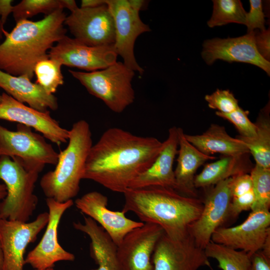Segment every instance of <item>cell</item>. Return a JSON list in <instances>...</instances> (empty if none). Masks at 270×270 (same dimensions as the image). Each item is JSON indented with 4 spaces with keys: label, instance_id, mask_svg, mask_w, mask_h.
<instances>
[{
    "label": "cell",
    "instance_id": "43",
    "mask_svg": "<svg viewBox=\"0 0 270 270\" xmlns=\"http://www.w3.org/2000/svg\"><path fill=\"white\" fill-rule=\"evenodd\" d=\"M2 254L1 248L0 240V270H2Z\"/></svg>",
    "mask_w": 270,
    "mask_h": 270
},
{
    "label": "cell",
    "instance_id": "14",
    "mask_svg": "<svg viewBox=\"0 0 270 270\" xmlns=\"http://www.w3.org/2000/svg\"><path fill=\"white\" fill-rule=\"evenodd\" d=\"M231 180L230 178L215 184L206 196L199 218L188 228L196 244L204 250L215 230L230 216Z\"/></svg>",
    "mask_w": 270,
    "mask_h": 270
},
{
    "label": "cell",
    "instance_id": "36",
    "mask_svg": "<svg viewBox=\"0 0 270 270\" xmlns=\"http://www.w3.org/2000/svg\"><path fill=\"white\" fill-rule=\"evenodd\" d=\"M254 40L257 51L266 60H270V30L268 29L254 30Z\"/></svg>",
    "mask_w": 270,
    "mask_h": 270
},
{
    "label": "cell",
    "instance_id": "1",
    "mask_svg": "<svg viewBox=\"0 0 270 270\" xmlns=\"http://www.w3.org/2000/svg\"><path fill=\"white\" fill-rule=\"evenodd\" d=\"M162 148V142L156 138L138 136L118 128H108L92 146L83 179L124 194L152 165Z\"/></svg>",
    "mask_w": 270,
    "mask_h": 270
},
{
    "label": "cell",
    "instance_id": "9",
    "mask_svg": "<svg viewBox=\"0 0 270 270\" xmlns=\"http://www.w3.org/2000/svg\"><path fill=\"white\" fill-rule=\"evenodd\" d=\"M64 24L74 38L86 46H114V22L106 4L94 8H78L66 16Z\"/></svg>",
    "mask_w": 270,
    "mask_h": 270
},
{
    "label": "cell",
    "instance_id": "17",
    "mask_svg": "<svg viewBox=\"0 0 270 270\" xmlns=\"http://www.w3.org/2000/svg\"><path fill=\"white\" fill-rule=\"evenodd\" d=\"M0 119L33 128L58 146L68 142L69 130L62 127L59 122L50 116L49 110H36L16 100L5 92L1 95Z\"/></svg>",
    "mask_w": 270,
    "mask_h": 270
},
{
    "label": "cell",
    "instance_id": "2",
    "mask_svg": "<svg viewBox=\"0 0 270 270\" xmlns=\"http://www.w3.org/2000/svg\"><path fill=\"white\" fill-rule=\"evenodd\" d=\"M66 17L60 9L40 20L16 22L10 32L6 31V38L0 44V70L14 76H26L31 80L36 64L48 58V50L66 35Z\"/></svg>",
    "mask_w": 270,
    "mask_h": 270
},
{
    "label": "cell",
    "instance_id": "13",
    "mask_svg": "<svg viewBox=\"0 0 270 270\" xmlns=\"http://www.w3.org/2000/svg\"><path fill=\"white\" fill-rule=\"evenodd\" d=\"M270 226L269 210H252L240 224L218 228L212 234L211 240L252 256L262 248L270 234Z\"/></svg>",
    "mask_w": 270,
    "mask_h": 270
},
{
    "label": "cell",
    "instance_id": "8",
    "mask_svg": "<svg viewBox=\"0 0 270 270\" xmlns=\"http://www.w3.org/2000/svg\"><path fill=\"white\" fill-rule=\"evenodd\" d=\"M113 17L115 26L114 48L128 68L140 74L144 69L138 64L134 54V46L142 34L150 32L148 25L141 20L139 12L144 4L140 0H104Z\"/></svg>",
    "mask_w": 270,
    "mask_h": 270
},
{
    "label": "cell",
    "instance_id": "44",
    "mask_svg": "<svg viewBox=\"0 0 270 270\" xmlns=\"http://www.w3.org/2000/svg\"><path fill=\"white\" fill-rule=\"evenodd\" d=\"M42 270H54L53 268H46V269Z\"/></svg>",
    "mask_w": 270,
    "mask_h": 270
},
{
    "label": "cell",
    "instance_id": "24",
    "mask_svg": "<svg viewBox=\"0 0 270 270\" xmlns=\"http://www.w3.org/2000/svg\"><path fill=\"white\" fill-rule=\"evenodd\" d=\"M188 141L203 154L212 156L220 153L223 156H238L250 154L246 144L240 139L230 136L224 126L212 124L201 134H184Z\"/></svg>",
    "mask_w": 270,
    "mask_h": 270
},
{
    "label": "cell",
    "instance_id": "37",
    "mask_svg": "<svg viewBox=\"0 0 270 270\" xmlns=\"http://www.w3.org/2000/svg\"><path fill=\"white\" fill-rule=\"evenodd\" d=\"M250 270H270V256L261 250L252 254Z\"/></svg>",
    "mask_w": 270,
    "mask_h": 270
},
{
    "label": "cell",
    "instance_id": "25",
    "mask_svg": "<svg viewBox=\"0 0 270 270\" xmlns=\"http://www.w3.org/2000/svg\"><path fill=\"white\" fill-rule=\"evenodd\" d=\"M250 154L223 156L220 160L206 164L194 177L195 188L208 187L227 178L250 172L253 166Z\"/></svg>",
    "mask_w": 270,
    "mask_h": 270
},
{
    "label": "cell",
    "instance_id": "30",
    "mask_svg": "<svg viewBox=\"0 0 270 270\" xmlns=\"http://www.w3.org/2000/svg\"><path fill=\"white\" fill-rule=\"evenodd\" d=\"M250 175L254 195L252 211L269 210L270 208V168L256 164L253 166Z\"/></svg>",
    "mask_w": 270,
    "mask_h": 270
},
{
    "label": "cell",
    "instance_id": "5",
    "mask_svg": "<svg viewBox=\"0 0 270 270\" xmlns=\"http://www.w3.org/2000/svg\"><path fill=\"white\" fill-rule=\"evenodd\" d=\"M39 174L28 170L16 158L0 156V180L7 190L0 202V219L28 222L38 203L34 188Z\"/></svg>",
    "mask_w": 270,
    "mask_h": 270
},
{
    "label": "cell",
    "instance_id": "38",
    "mask_svg": "<svg viewBox=\"0 0 270 270\" xmlns=\"http://www.w3.org/2000/svg\"><path fill=\"white\" fill-rule=\"evenodd\" d=\"M13 2L12 0H0V20L3 25L6 23L10 14L12 12L14 6L12 4Z\"/></svg>",
    "mask_w": 270,
    "mask_h": 270
},
{
    "label": "cell",
    "instance_id": "32",
    "mask_svg": "<svg viewBox=\"0 0 270 270\" xmlns=\"http://www.w3.org/2000/svg\"><path fill=\"white\" fill-rule=\"evenodd\" d=\"M216 116L232 123L238 132L239 136L246 138H252L256 135V127L254 122H252L248 116L249 112L244 110L239 106L234 111L224 114L216 112Z\"/></svg>",
    "mask_w": 270,
    "mask_h": 270
},
{
    "label": "cell",
    "instance_id": "29",
    "mask_svg": "<svg viewBox=\"0 0 270 270\" xmlns=\"http://www.w3.org/2000/svg\"><path fill=\"white\" fill-rule=\"evenodd\" d=\"M62 66L59 60L50 58L42 60L36 65V82L48 94H53L64 82L61 70Z\"/></svg>",
    "mask_w": 270,
    "mask_h": 270
},
{
    "label": "cell",
    "instance_id": "41",
    "mask_svg": "<svg viewBox=\"0 0 270 270\" xmlns=\"http://www.w3.org/2000/svg\"><path fill=\"white\" fill-rule=\"evenodd\" d=\"M7 190L4 184H0V200H2L6 196Z\"/></svg>",
    "mask_w": 270,
    "mask_h": 270
},
{
    "label": "cell",
    "instance_id": "34",
    "mask_svg": "<svg viewBox=\"0 0 270 270\" xmlns=\"http://www.w3.org/2000/svg\"><path fill=\"white\" fill-rule=\"evenodd\" d=\"M250 10L246 14V22L248 32L256 30H262L265 28V18L261 0H250Z\"/></svg>",
    "mask_w": 270,
    "mask_h": 270
},
{
    "label": "cell",
    "instance_id": "33",
    "mask_svg": "<svg viewBox=\"0 0 270 270\" xmlns=\"http://www.w3.org/2000/svg\"><path fill=\"white\" fill-rule=\"evenodd\" d=\"M204 99L209 108L224 114L230 113L240 106L238 100L228 90L217 89L212 94L206 95Z\"/></svg>",
    "mask_w": 270,
    "mask_h": 270
},
{
    "label": "cell",
    "instance_id": "23",
    "mask_svg": "<svg viewBox=\"0 0 270 270\" xmlns=\"http://www.w3.org/2000/svg\"><path fill=\"white\" fill-rule=\"evenodd\" d=\"M72 224L74 228L85 233L90 239V256L98 266L92 270H121L118 246L102 228L88 216H84L83 223L78 222Z\"/></svg>",
    "mask_w": 270,
    "mask_h": 270
},
{
    "label": "cell",
    "instance_id": "20",
    "mask_svg": "<svg viewBox=\"0 0 270 270\" xmlns=\"http://www.w3.org/2000/svg\"><path fill=\"white\" fill-rule=\"evenodd\" d=\"M178 146V128L173 126L169 129L168 136L153 163L132 181L128 188L160 186L176 190L173 164Z\"/></svg>",
    "mask_w": 270,
    "mask_h": 270
},
{
    "label": "cell",
    "instance_id": "28",
    "mask_svg": "<svg viewBox=\"0 0 270 270\" xmlns=\"http://www.w3.org/2000/svg\"><path fill=\"white\" fill-rule=\"evenodd\" d=\"M213 10L207 24L210 28L230 23L244 24L247 12L240 0H213Z\"/></svg>",
    "mask_w": 270,
    "mask_h": 270
},
{
    "label": "cell",
    "instance_id": "3",
    "mask_svg": "<svg viewBox=\"0 0 270 270\" xmlns=\"http://www.w3.org/2000/svg\"><path fill=\"white\" fill-rule=\"evenodd\" d=\"M124 194L123 212H132L144 223L159 225L173 239L182 238L188 233V227L199 218L203 208L200 199L170 188H128Z\"/></svg>",
    "mask_w": 270,
    "mask_h": 270
},
{
    "label": "cell",
    "instance_id": "16",
    "mask_svg": "<svg viewBox=\"0 0 270 270\" xmlns=\"http://www.w3.org/2000/svg\"><path fill=\"white\" fill-rule=\"evenodd\" d=\"M163 229L152 222L128 232L118 246L117 256L121 270H153L152 257Z\"/></svg>",
    "mask_w": 270,
    "mask_h": 270
},
{
    "label": "cell",
    "instance_id": "21",
    "mask_svg": "<svg viewBox=\"0 0 270 270\" xmlns=\"http://www.w3.org/2000/svg\"><path fill=\"white\" fill-rule=\"evenodd\" d=\"M0 88L16 100L36 110L46 112L58 108L57 98L26 76H14L0 70Z\"/></svg>",
    "mask_w": 270,
    "mask_h": 270
},
{
    "label": "cell",
    "instance_id": "35",
    "mask_svg": "<svg viewBox=\"0 0 270 270\" xmlns=\"http://www.w3.org/2000/svg\"><path fill=\"white\" fill-rule=\"evenodd\" d=\"M253 190L252 182L248 173L232 178L230 184L231 198L242 196Z\"/></svg>",
    "mask_w": 270,
    "mask_h": 270
},
{
    "label": "cell",
    "instance_id": "42",
    "mask_svg": "<svg viewBox=\"0 0 270 270\" xmlns=\"http://www.w3.org/2000/svg\"><path fill=\"white\" fill-rule=\"evenodd\" d=\"M6 32V30H4V25L0 20V44L1 43V40L2 39Z\"/></svg>",
    "mask_w": 270,
    "mask_h": 270
},
{
    "label": "cell",
    "instance_id": "22",
    "mask_svg": "<svg viewBox=\"0 0 270 270\" xmlns=\"http://www.w3.org/2000/svg\"><path fill=\"white\" fill-rule=\"evenodd\" d=\"M178 146L177 164L174 170L176 190L192 197L196 198L194 186L195 174L205 162L216 158L206 155L187 140L182 128H178Z\"/></svg>",
    "mask_w": 270,
    "mask_h": 270
},
{
    "label": "cell",
    "instance_id": "10",
    "mask_svg": "<svg viewBox=\"0 0 270 270\" xmlns=\"http://www.w3.org/2000/svg\"><path fill=\"white\" fill-rule=\"evenodd\" d=\"M48 213L40 214L31 222L0 219L2 270H24V254L28 245L34 242L46 226Z\"/></svg>",
    "mask_w": 270,
    "mask_h": 270
},
{
    "label": "cell",
    "instance_id": "12",
    "mask_svg": "<svg viewBox=\"0 0 270 270\" xmlns=\"http://www.w3.org/2000/svg\"><path fill=\"white\" fill-rule=\"evenodd\" d=\"M46 204L48 209L46 230L39 243L28 254L25 258V264L36 270L53 268L58 262H72L75 260L74 255L64 249L58 238L60 219L64 212L74 204L72 200L60 202L46 198Z\"/></svg>",
    "mask_w": 270,
    "mask_h": 270
},
{
    "label": "cell",
    "instance_id": "6",
    "mask_svg": "<svg viewBox=\"0 0 270 270\" xmlns=\"http://www.w3.org/2000/svg\"><path fill=\"white\" fill-rule=\"evenodd\" d=\"M68 72L90 94L103 101L114 112H122L134 101L132 82L134 72L123 62H116L105 68L90 72Z\"/></svg>",
    "mask_w": 270,
    "mask_h": 270
},
{
    "label": "cell",
    "instance_id": "45",
    "mask_svg": "<svg viewBox=\"0 0 270 270\" xmlns=\"http://www.w3.org/2000/svg\"><path fill=\"white\" fill-rule=\"evenodd\" d=\"M210 268L211 270H214L213 268H212L211 267V266H210Z\"/></svg>",
    "mask_w": 270,
    "mask_h": 270
},
{
    "label": "cell",
    "instance_id": "40",
    "mask_svg": "<svg viewBox=\"0 0 270 270\" xmlns=\"http://www.w3.org/2000/svg\"><path fill=\"white\" fill-rule=\"evenodd\" d=\"M62 2L63 8H68L71 12L78 8L74 0H62Z\"/></svg>",
    "mask_w": 270,
    "mask_h": 270
},
{
    "label": "cell",
    "instance_id": "7",
    "mask_svg": "<svg viewBox=\"0 0 270 270\" xmlns=\"http://www.w3.org/2000/svg\"><path fill=\"white\" fill-rule=\"evenodd\" d=\"M45 138L22 124L14 131L0 124V156L16 158L27 169L40 173L46 164L56 165L58 158Z\"/></svg>",
    "mask_w": 270,
    "mask_h": 270
},
{
    "label": "cell",
    "instance_id": "27",
    "mask_svg": "<svg viewBox=\"0 0 270 270\" xmlns=\"http://www.w3.org/2000/svg\"><path fill=\"white\" fill-rule=\"evenodd\" d=\"M208 258L215 259L222 270H250L251 256L210 240L204 249Z\"/></svg>",
    "mask_w": 270,
    "mask_h": 270
},
{
    "label": "cell",
    "instance_id": "15",
    "mask_svg": "<svg viewBox=\"0 0 270 270\" xmlns=\"http://www.w3.org/2000/svg\"><path fill=\"white\" fill-rule=\"evenodd\" d=\"M49 58L63 66L77 68L88 72L105 68L116 62L114 46H90L66 35L48 52Z\"/></svg>",
    "mask_w": 270,
    "mask_h": 270
},
{
    "label": "cell",
    "instance_id": "26",
    "mask_svg": "<svg viewBox=\"0 0 270 270\" xmlns=\"http://www.w3.org/2000/svg\"><path fill=\"white\" fill-rule=\"evenodd\" d=\"M256 127V136L252 138L239 136L246 146L256 164L270 168V102L262 108L254 122Z\"/></svg>",
    "mask_w": 270,
    "mask_h": 270
},
{
    "label": "cell",
    "instance_id": "19",
    "mask_svg": "<svg viewBox=\"0 0 270 270\" xmlns=\"http://www.w3.org/2000/svg\"><path fill=\"white\" fill-rule=\"evenodd\" d=\"M74 204L82 213L102 228L117 246L128 232L144 224L128 218L122 211L108 209L107 196L96 191L84 194L77 198Z\"/></svg>",
    "mask_w": 270,
    "mask_h": 270
},
{
    "label": "cell",
    "instance_id": "46",
    "mask_svg": "<svg viewBox=\"0 0 270 270\" xmlns=\"http://www.w3.org/2000/svg\"><path fill=\"white\" fill-rule=\"evenodd\" d=\"M1 100V95H0V102Z\"/></svg>",
    "mask_w": 270,
    "mask_h": 270
},
{
    "label": "cell",
    "instance_id": "18",
    "mask_svg": "<svg viewBox=\"0 0 270 270\" xmlns=\"http://www.w3.org/2000/svg\"><path fill=\"white\" fill-rule=\"evenodd\" d=\"M208 65L218 60L228 62H243L256 66L270 74V62L262 58L256 47L254 31L236 38H216L206 40L201 52Z\"/></svg>",
    "mask_w": 270,
    "mask_h": 270
},
{
    "label": "cell",
    "instance_id": "31",
    "mask_svg": "<svg viewBox=\"0 0 270 270\" xmlns=\"http://www.w3.org/2000/svg\"><path fill=\"white\" fill-rule=\"evenodd\" d=\"M60 9L64 10L62 0H22L14 6L12 13L17 22L39 14L48 16Z\"/></svg>",
    "mask_w": 270,
    "mask_h": 270
},
{
    "label": "cell",
    "instance_id": "4",
    "mask_svg": "<svg viewBox=\"0 0 270 270\" xmlns=\"http://www.w3.org/2000/svg\"><path fill=\"white\" fill-rule=\"evenodd\" d=\"M68 144L58 154L55 168L46 173L40 180L46 198L60 202L72 200L78 194L86 163L92 146V132L84 120L74 122L69 130Z\"/></svg>",
    "mask_w": 270,
    "mask_h": 270
},
{
    "label": "cell",
    "instance_id": "39",
    "mask_svg": "<svg viewBox=\"0 0 270 270\" xmlns=\"http://www.w3.org/2000/svg\"><path fill=\"white\" fill-rule=\"evenodd\" d=\"M105 4L104 0H82L80 8H94Z\"/></svg>",
    "mask_w": 270,
    "mask_h": 270
},
{
    "label": "cell",
    "instance_id": "11",
    "mask_svg": "<svg viewBox=\"0 0 270 270\" xmlns=\"http://www.w3.org/2000/svg\"><path fill=\"white\" fill-rule=\"evenodd\" d=\"M152 262L153 270H198L210 266L204 250L196 244L188 231L178 239L164 232L156 244Z\"/></svg>",
    "mask_w": 270,
    "mask_h": 270
}]
</instances>
